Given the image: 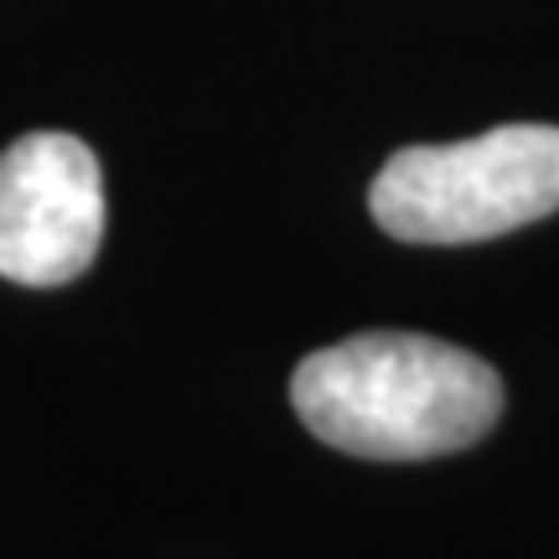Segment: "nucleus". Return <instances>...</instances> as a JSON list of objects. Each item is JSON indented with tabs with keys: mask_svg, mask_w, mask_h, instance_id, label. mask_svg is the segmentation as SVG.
Wrapping results in <instances>:
<instances>
[{
	"mask_svg": "<svg viewBox=\"0 0 559 559\" xmlns=\"http://www.w3.org/2000/svg\"><path fill=\"white\" fill-rule=\"evenodd\" d=\"M99 243L104 177L79 135L32 130L0 151V275L52 290L79 280Z\"/></svg>",
	"mask_w": 559,
	"mask_h": 559,
	"instance_id": "nucleus-3",
	"label": "nucleus"
},
{
	"mask_svg": "<svg viewBox=\"0 0 559 559\" xmlns=\"http://www.w3.org/2000/svg\"><path fill=\"white\" fill-rule=\"evenodd\" d=\"M290 404L317 440L362 461H425L477 445L502 415L492 362L419 332H358L296 368Z\"/></svg>",
	"mask_w": 559,
	"mask_h": 559,
	"instance_id": "nucleus-1",
	"label": "nucleus"
},
{
	"mask_svg": "<svg viewBox=\"0 0 559 559\" xmlns=\"http://www.w3.org/2000/svg\"><path fill=\"white\" fill-rule=\"evenodd\" d=\"M368 207L400 243H477L559 207V124H498L383 160Z\"/></svg>",
	"mask_w": 559,
	"mask_h": 559,
	"instance_id": "nucleus-2",
	"label": "nucleus"
}]
</instances>
